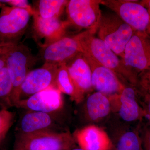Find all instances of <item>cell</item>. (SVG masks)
<instances>
[{"label":"cell","mask_w":150,"mask_h":150,"mask_svg":"<svg viewBox=\"0 0 150 150\" xmlns=\"http://www.w3.org/2000/svg\"><path fill=\"white\" fill-rule=\"evenodd\" d=\"M3 5H4V4H3V3L0 2V8H1L2 7V6Z\"/></svg>","instance_id":"31"},{"label":"cell","mask_w":150,"mask_h":150,"mask_svg":"<svg viewBox=\"0 0 150 150\" xmlns=\"http://www.w3.org/2000/svg\"><path fill=\"white\" fill-rule=\"evenodd\" d=\"M144 92L139 94V101L150 126V94L146 91Z\"/></svg>","instance_id":"25"},{"label":"cell","mask_w":150,"mask_h":150,"mask_svg":"<svg viewBox=\"0 0 150 150\" xmlns=\"http://www.w3.org/2000/svg\"><path fill=\"white\" fill-rule=\"evenodd\" d=\"M53 114L28 111L21 116L16 127V133L30 134L43 131H62Z\"/></svg>","instance_id":"14"},{"label":"cell","mask_w":150,"mask_h":150,"mask_svg":"<svg viewBox=\"0 0 150 150\" xmlns=\"http://www.w3.org/2000/svg\"><path fill=\"white\" fill-rule=\"evenodd\" d=\"M58 68L44 64L41 68L30 71L21 86V100L49 88L57 87L56 82Z\"/></svg>","instance_id":"10"},{"label":"cell","mask_w":150,"mask_h":150,"mask_svg":"<svg viewBox=\"0 0 150 150\" xmlns=\"http://www.w3.org/2000/svg\"><path fill=\"white\" fill-rule=\"evenodd\" d=\"M81 53H83L82 49L77 34L65 35L41 48L40 55L44 64L59 67Z\"/></svg>","instance_id":"8"},{"label":"cell","mask_w":150,"mask_h":150,"mask_svg":"<svg viewBox=\"0 0 150 150\" xmlns=\"http://www.w3.org/2000/svg\"><path fill=\"white\" fill-rule=\"evenodd\" d=\"M33 15L28 10L4 4L0 13V42H18Z\"/></svg>","instance_id":"6"},{"label":"cell","mask_w":150,"mask_h":150,"mask_svg":"<svg viewBox=\"0 0 150 150\" xmlns=\"http://www.w3.org/2000/svg\"><path fill=\"white\" fill-rule=\"evenodd\" d=\"M13 85L7 67L0 70V106L3 109L11 107V96Z\"/></svg>","instance_id":"21"},{"label":"cell","mask_w":150,"mask_h":150,"mask_svg":"<svg viewBox=\"0 0 150 150\" xmlns=\"http://www.w3.org/2000/svg\"><path fill=\"white\" fill-rule=\"evenodd\" d=\"M66 65L78 92L83 98L84 94L93 88L91 69L88 61L81 53L70 59Z\"/></svg>","instance_id":"15"},{"label":"cell","mask_w":150,"mask_h":150,"mask_svg":"<svg viewBox=\"0 0 150 150\" xmlns=\"http://www.w3.org/2000/svg\"><path fill=\"white\" fill-rule=\"evenodd\" d=\"M86 105L89 118L93 121L104 118L110 111V100L107 96L99 92L88 97Z\"/></svg>","instance_id":"18"},{"label":"cell","mask_w":150,"mask_h":150,"mask_svg":"<svg viewBox=\"0 0 150 150\" xmlns=\"http://www.w3.org/2000/svg\"><path fill=\"white\" fill-rule=\"evenodd\" d=\"M74 142L69 132L52 131L16 133L13 150H70Z\"/></svg>","instance_id":"2"},{"label":"cell","mask_w":150,"mask_h":150,"mask_svg":"<svg viewBox=\"0 0 150 150\" xmlns=\"http://www.w3.org/2000/svg\"><path fill=\"white\" fill-rule=\"evenodd\" d=\"M37 58L29 48L17 42L9 52L6 67L8 70L13 85L11 96L12 106L16 107L20 101L22 85L30 69L35 64Z\"/></svg>","instance_id":"3"},{"label":"cell","mask_w":150,"mask_h":150,"mask_svg":"<svg viewBox=\"0 0 150 150\" xmlns=\"http://www.w3.org/2000/svg\"><path fill=\"white\" fill-rule=\"evenodd\" d=\"M115 150H144L141 133L138 131L124 133L118 139Z\"/></svg>","instance_id":"22"},{"label":"cell","mask_w":150,"mask_h":150,"mask_svg":"<svg viewBox=\"0 0 150 150\" xmlns=\"http://www.w3.org/2000/svg\"><path fill=\"white\" fill-rule=\"evenodd\" d=\"M15 115L14 112L6 109L0 110V142L13 124Z\"/></svg>","instance_id":"23"},{"label":"cell","mask_w":150,"mask_h":150,"mask_svg":"<svg viewBox=\"0 0 150 150\" xmlns=\"http://www.w3.org/2000/svg\"><path fill=\"white\" fill-rule=\"evenodd\" d=\"M144 3H145V5L148 8V10L150 14V1H144Z\"/></svg>","instance_id":"29"},{"label":"cell","mask_w":150,"mask_h":150,"mask_svg":"<svg viewBox=\"0 0 150 150\" xmlns=\"http://www.w3.org/2000/svg\"><path fill=\"white\" fill-rule=\"evenodd\" d=\"M62 92L56 87L49 88L21 100L16 107L28 111L54 114L63 106Z\"/></svg>","instance_id":"12"},{"label":"cell","mask_w":150,"mask_h":150,"mask_svg":"<svg viewBox=\"0 0 150 150\" xmlns=\"http://www.w3.org/2000/svg\"><path fill=\"white\" fill-rule=\"evenodd\" d=\"M56 84L61 92L69 96L76 102H80L82 99L70 76L66 64L60 65L58 68Z\"/></svg>","instance_id":"20"},{"label":"cell","mask_w":150,"mask_h":150,"mask_svg":"<svg viewBox=\"0 0 150 150\" xmlns=\"http://www.w3.org/2000/svg\"><path fill=\"white\" fill-rule=\"evenodd\" d=\"M75 137L80 147L86 150H109L112 147L107 134L97 126L86 127L77 131Z\"/></svg>","instance_id":"16"},{"label":"cell","mask_w":150,"mask_h":150,"mask_svg":"<svg viewBox=\"0 0 150 150\" xmlns=\"http://www.w3.org/2000/svg\"><path fill=\"white\" fill-rule=\"evenodd\" d=\"M135 32L115 13H102L97 30L98 37L121 59L126 45Z\"/></svg>","instance_id":"4"},{"label":"cell","mask_w":150,"mask_h":150,"mask_svg":"<svg viewBox=\"0 0 150 150\" xmlns=\"http://www.w3.org/2000/svg\"><path fill=\"white\" fill-rule=\"evenodd\" d=\"M101 0H69L66 6L69 25L96 33L102 12Z\"/></svg>","instance_id":"5"},{"label":"cell","mask_w":150,"mask_h":150,"mask_svg":"<svg viewBox=\"0 0 150 150\" xmlns=\"http://www.w3.org/2000/svg\"><path fill=\"white\" fill-rule=\"evenodd\" d=\"M87 59L91 68L93 88L105 95L121 93L125 86L117 74L112 70Z\"/></svg>","instance_id":"13"},{"label":"cell","mask_w":150,"mask_h":150,"mask_svg":"<svg viewBox=\"0 0 150 150\" xmlns=\"http://www.w3.org/2000/svg\"><path fill=\"white\" fill-rule=\"evenodd\" d=\"M143 85H144V87L146 88V91L150 94V73L147 77L146 82H143Z\"/></svg>","instance_id":"28"},{"label":"cell","mask_w":150,"mask_h":150,"mask_svg":"<svg viewBox=\"0 0 150 150\" xmlns=\"http://www.w3.org/2000/svg\"><path fill=\"white\" fill-rule=\"evenodd\" d=\"M107 7L136 32L145 33L150 25V14L143 4L128 0H101Z\"/></svg>","instance_id":"7"},{"label":"cell","mask_w":150,"mask_h":150,"mask_svg":"<svg viewBox=\"0 0 150 150\" xmlns=\"http://www.w3.org/2000/svg\"><path fill=\"white\" fill-rule=\"evenodd\" d=\"M119 115L124 121L134 122L141 121L144 113L139 101V96L134 88L125 87L119 94Z\"/></svg>","instance_id":"17"},{"label":"cell","mask_w":150,"mask_h":150,"mask_svg":"<svg viewBox=\"0 0 150 150\" xmlns=\"http://www.w3.org/2000/svg\"><path fill=\"white\" fill-rule=\"evenodd\" d=\"M16 43L17 42H0V70L6 67L8 54Z\"/></svg>","instance_id":"24"},{"label":"cell","mask_w":150,"mask_h":150,"mask_svg":"<svg viewBox=\"0 0 150 150\" xmlns=\"http://www.w3.org/2000/svg\"><path fill=\"white\" fill-rule=\"evenodd\" d=\"M34 38L41 48L54 43L66 35L69 23L60 18H43L33 13Z\"/></svg>","instance_id":"9"},{"label":"cell","mask_w":150,"mask_h":150,"mask_svg":"<svg viewBox=\"0 0 150 150\" xmlns=\"http://www.w3.org/2000/svg\"><path fill=\"white\" fill-rule=\"evenodd\" d=\"M67 0H40L35 2L33 13L43 18H60L66 8Z\"/></svg>","instance_id":"19"},{"label":"cell","mask_w":150,"mask_h":150,"mask_svg":"<svg viewBox=\"0 0 150 150\" xmlns=\"http://www.w3.org/2000/svg\"><path fill=\"white\" fill-rule=\"evenodd\" d=\"M0 2L6 4L10 6L26 9L32 12L33 14V10L26 0H0Z\"/></svg>","instance_id":"26"},{"label":"cell","mask_w":150,"mask_h":150,"mask_svg":"<svg viewBox=\"0 0 150 150\" xmlns=\"http://www.w3.org/2000/svg\"><path fill=\"white\" fill-rule=\"evenodd\" d=\"M95 33L86 30L78 34L83 53L87 59L112 70L118 75L127 78L132 76L130 68L126 66L103 40L95 35Z\"/></svg>","instance_id":"1"},{"label":"cell","mask_w":150,"mask_h":150,"mask_svg":"<svg viewBox=\"0 0 150 150\" xmlns=\"http://www.w3.org/2000/svg\"><path fill=\"white\" fill-rule=\"evenodd\" d=\"M70 150H86L85 149H82V148H73V149H71Z\"/></svg>","instance_id":"30"},{"label":"cell","mask_w":150,"mask_h":150,"mask_svg":"<svg viewBox=\"0 0 150 150\" xmlns=\"http://www.w3.org/2000/svg\"><path fill=\"white\" fill-rule=\"evenodd\" d=\"M144 150H150V126H146L141 132Z\"/></svg>","instance_id":"27"},{"label":"cell","mask_w":150,"mask_h":150,"mask_svg":"<svg viewBox=\"0 0 150 150\" xmlns=\"http://www.w3.org/2000/svg\"><path fill=\"white\" fill-rule=\"evenodd\" d=\"M122 59L130 68L142 71L150 67V41L145 33L135 32L125 47Z\"/></svg>","instance_id":"11"}]
</instances>
